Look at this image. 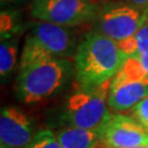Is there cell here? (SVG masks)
<instances>
[{"label": "cell", "mask_w": 148, "mask_h": 148, "mask_svg": "<svg viewBox=\"0 0 148 148\" xmlns=\"http://www.w3.org/2000/svg\"><path fill=\"white\" fill-rule=\"evenodd\" d=\"M126 59L120 45L99 32L88 33L78 44L74 57L79 87H99L111 81Z\"/></svg>", "instance_id": "cell-1"}, {"label": "cell", "mask_w": 148, "mask_h": 148, "mask_svg": "<svg viewBox=\"0 0 148 148\" xmlns=\"http://www.w3.org/2000/svg\"><path fill=\"white\" fill-rule=\"evenodd\" d=\"M75 74L69 59H49L20 69L16 78L18 98L24 103L42 102L57 95Z\"/></svg>", "instance_id": "cell-2"}, {"label": "cell", "mask_w": 148, "mask_h": 148, "mask_svg": "<svg viewBox=\"0 0 148 148\" xmlns=\"http://www.w3.org/2000/svg\"><path fill=\"white\" fill-rule=\"evenodd\" d=\"M77 48L76 36L68 27L37 21L24 41L19 69L49 59L75 57Z\"/></svg>", "instance_id": "cell-3"}, {"label": "cell", "mask_w": 148, "mask_h": 148, "mask_svg": "<svg viewBox=\"0 0 148 148\" xmlns=\"http://www.w3.org/2000/svg\"><path fill=\"white\" fill-rule=\"evenodd\" d=\"M111 81L99 87H78L65 104L64 119L68 126L97 130L106 124L111 116L108 110Z\"/></svg>", "instance_id": "cell-4"}, {"label": "cell", "mask_w": 148, "mask_h": 148, "mask_svg": "<svg viewBox=\"0 0 148 148\" xmlns=\"http://www.w3.org/2000/svg\"><path fill=\"white\" fill-rule=\"evenodd\" d=\"M100 9L95 0H33L30 14L36 21L71 27L97 19Z\"/></svg>", "instance_id": "cell-5"}, {"label": "cell", "mask_w": 148, "mask_h": 148, "mask_svg": "<svg viewBox=\"0 0 148 148\" xmlns=\"http://www.w3.org/2000/svg\"><path fill=\"white\" fill-rule=\"evenodd\" d=\"M148 19V12L139 10L130 3H114L101 8L97 16L99 33L117 44L134 36Z\"/></svg>", "instance_id": "cell-6"}, {"label": "cell", "mask_w": 148, "mask_h": 148, "mask_svg": "<svg viewBox=\"0 0 148 148\" xmlns=\"http://www.w3.org/2000/svg\"><path fill=\"white\" fill-rule=\"evenodd\" d=\"M148 131L133 116L111 114L102 126V144L106 148H130L147 145Z\"/></svg>", "instance_id": "cell-7"}, {"label": "cell", "mask_w": 148, "mask_h": 148, "mask_svg": "<svg viewBox=\"0 0 148 148\" xmlns=\"http://www.w3.org/2000/svg\"><path fill=\"white\" fill-rule=\"evenodd\" d=\"M34 122L16 108H3L0 114V140L10 148H25L32 142Z\"/></svg>", "instance_id": "cell-8"}, {"label": "cell", "mask_w": 148, "mask_h": 148, "mask_svg": "<svg viewBox=\"0 0 148 148\" xmlns=\"http://www.w3.org/2000/svg\"><path fill=\"white\" fill-rule=\"evenodd\" d=\"M146 97H148V77L135 79L116 74L111 81L108 103L113 111L125 112L133 110Z\"/></svg>", "instance_id": "cell-9"}, {"label": "cell", "mask_w": 148, "mask_h": 148, "mask_svg": "<svg viewBox=\"0 0 148 148\" xmlns=\"http://www.w3.org/2000/svg\"><path fill=\"white\" fill-rule=\"evenodd\" d=\"M62 148H99L102 145V127L86 130L66 126L56 133Z\"/></svg>", "instance_id": "cell-10"}, {"label": "cell", "mask_w": 148, "mask_h": 148, "mask_svg": "<svg viewBox=\"0 0 148 148\" xmlns=\"http://www.w3.org/2000/svg\"><path fill=\"white\" fill-rule=\"evenodd\" d=\"M119 45L127 58L133 59L148 75V19L134 36Z\"/></svg>", "instance_id": "cell-11"}, {"label": "cell", "mask_w": 148, "mask_h": 148, "mask_svg": "<svg viewBox=\"0 0 148 148\" xmlns=\"http://www.w3.org/2000/svg\"><path fill=\"white\" fill-rule=\"evenodd\" d=\"M19 40L18 37H9L1 40L0 44V76L7 79L14 68L18 58Z\"/></svg>", "instance_id": "cell-12"}, {"label": "cell", "mask_w": 148, "mask_h": 148, "mask_svg": "<svg viewBox=\"0 0 148 148\" xmlns=\"http://www.w3.org/2000/svg\"><path fill=\"white\" fill-rule=\"evenodd\" d=\"M25 148H62V146L57 140L56 134L49 130H41Z\"/></svg>", "instance_id": "cell-13"}, {"label": "cell", "mask_w": 148, "mask_h": 148, "mask_svg": "<svg viewBox=\"0 0 148 148\" xmlns=\"http://www.w3.org/2000/svg\"><path fill=\"white\" fill-rule=\"evenodd\" d=\"M132 116L148 131V97L140 101L133 109Z\"/></svg>", "instance_id": "cell-14"}, {"label": "cell", "mask_w": 148, "mask_h": 148, "mask_svg": "<svg viewBox=\"0 0 148 148\" xmlns=\"http://www.w3.org/2000/svg\"><path fill=\"white\" fill-rule=\"evenodd\" d=\"M128 3L144 12H148V0H127Z\"/></svg>", "instance_id": "cell-15"}, {"label": "cell", "mask_w": 148, "mask_h": 148, "mask_svg": "<svg viewBox=\"0 0 148 148\" xmlns=\"http://www.w3.org/2000/svg\"><path fill=\"white\" fill-rule=\"evenodd\" d=\"M23 0H0L1 5H12V3H18V2H21Z\"/></svg>", "instance_id": "cell-16"}, {"label": "cell", "mask_w": 148, "mask_h": 148, "mask_svg": "<svg viewBox=\"0 0 148 148\" xmlns=\"http://www.w3.org/2000/svg\"><path fill=\"white\" fill-rule=\"evenodd\" d=\"M130 148H148V145H144V146H137V147H130Z\"/></svg>", "instance_id": "cell-17"}, {"label": "cell", "mask_w": 148, "mask_h": 148, "mask_svg": "<svg viewBox=\"0 0 148 148\" xmlns=\"http://www.w3.org/2000/svg\"><path fill=\"white\" fill-rule=\"evenodd\" d=\"M0 148H10V147H8V146H5L3 144H1V145H0Z\"/></svg>", "instance_id": "cell-18"}, {"label": "cell", "mask_w": 148, "mask_h": 148, "mask_svg": "<svg viewBox=\"0 0 148 148\" xmlns=\"http://www.w3.org/2000/svg\"><path fill=\"white\" fill-rule=\"evenodd\" d=\"M99 148H104V147H103V145H101V146H100Z\"/></svg>", "instance_id": "cell-19"}, {"label": "cell", "mask_w": 148, "mask_h": 148, "mask_svg": "<svg viewBox=\"0 0 148 148\" xmlns=\"http://www.w3.org/2000/svg\"><path fill=\"white\" fill-rule=\"evenodd\" d=\"M147 145H148V140H147Z\"/></svg>", "instance_id": "cell-20"}]
</instances>
